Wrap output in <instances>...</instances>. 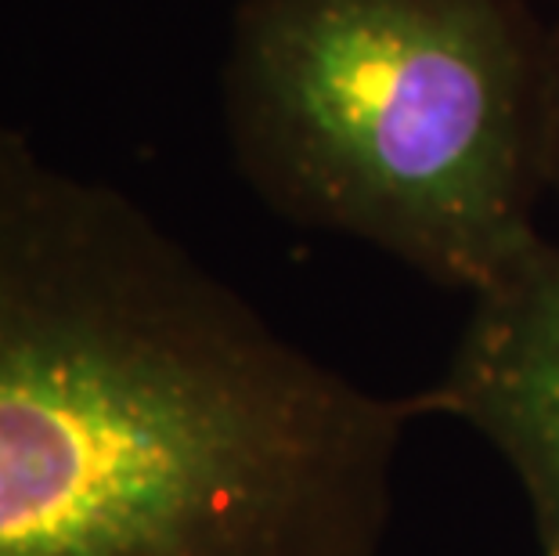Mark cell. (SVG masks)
Here are the masks:
<instances>
[{
    "mask_svg": "<svg viewBox=\"0 0 559 556\" xmlns=\"http://www.w3.org/2000/svg\"><path fill=\"white\" fill-rule=\"evenodd\" d=\"M542 66L523 0H242L231 152L289 221L480 293L542 242Z\"/></svg>",
    "mask_w": 559,
    "mask_h": 556,
    "instance_id": "2",
    "label": "cell"
},
{
    "mask_svg": "<svg viewBox=\"0 0 559 556\" xmlns=\"http://www.w3.org/2000/svg\"><path fill=\"white\" fill-rule=\"evenodd\" d=\"M412 416L0 123V556H383Z\"/></svg>",
    "mask_w": 559,
    "mask_h": 556,
    "instance_id": "1",
    "label": "cell"
},
{
    "mask_svg": "<svg viewBox=\"0 0 559 556\" xmlns=\"http://www.w3.org/2000/svg\"><path fill=\"white\" fill-rule=\"evenodd\" d=\"M415 416L477 430L527 499L538 556H559V246L538 242L502 279L473 293L448 369Z\"/></svg>",
    "mask_w": 559,
    "mask_h": 556,
    "instance_id": "3",
    "label": "cell"
},
{
    "mask_svg": "<svg viewBox=\"0 0 559 556\" xmlns=\"http://www.w3.org/2000/svg\"><path fill=\"white\" fill-rule=\"evenodd\" d=\"M556 4H559V0H556Z\"/></svg>",
    "mask_w": 559,
    "mask_h": 556,
    "instance_id": "5",
    "label": "cell"
},
{
    "mask_svg": "<svg viewBox=\"0 0 559 556\" xmlns=\"http://www.w3.org/2000/svg\"><path fill=\"white\" fill-rule=\"evenodd\" d=\"M542 188L559 199V22L545 37L542 66Z\"/></svg>",
    "mask_w": 559,
    "mask_h": 556,
    "instance_id": "4",
    "label": "cell"
}]
</instances>
